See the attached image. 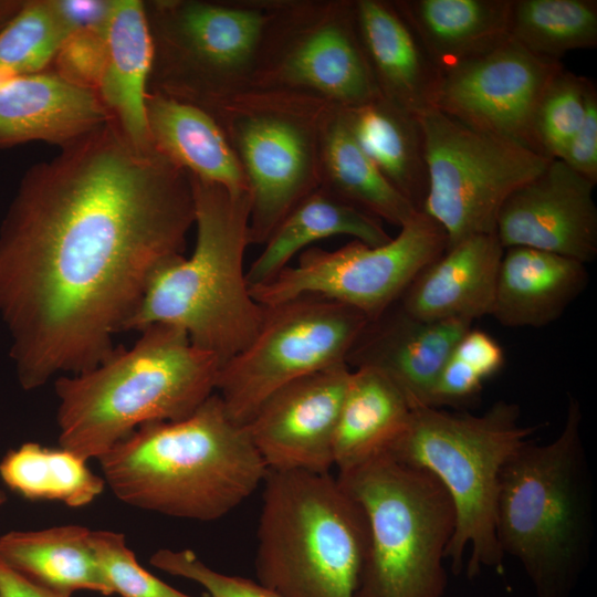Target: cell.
Here are the masks:
<instances>
[{
    "label": "cell",
    "mask_w": 597,
    "mask_h": 597,
    "mask_svg": "<svg viewBox=\"0 0 597 597\" xmlns=\"http://www.w3.org/2000/svg\"><path fill=\"white\" fill-rule=\"evenodd\" d=\"M30 167L0 226V316L20 386L95 367L195 223L189 172L112 117Z\"/></svg>",
    "instance_id": "6da1fadb"
},
{
    "label": "cell",
    "mask_w": 597,
    "mask_h": 597,
    "mask_svg": "<svg viewBox=\"0 0 597 597\" xmlns=\"http://www.w3.org/2000/svg\"><path fill=\"white\" fill-rule=\"evenodd\" d=\"M97 460L124 503L201 522L239 506L269 471L217 392L186 418L138 427Z\"/></svg>",
    "instance_id": "7a4b0ae2"
},
{
    "label": "cell",
    "mask_w": 597,
    "mask_h": 597,
    "mask_svg": "<svg viewBox=\"0 0 597 597\" xmlns=\"http://www.w3.org/2000/svg\"><path fill=\"white\" fill-rule=\"evenodd\" d=\"M221 366L182 329L146 326L132 347L55 379L60 447L98 459L145 423L188 417L216 392Z\"/></svg>",
    "instance_id": "3957f363"
},
{
    "label": "cell",
    "mask_w": 597,
    "mask_h": 597,
    "mask_svg": "<svg viewBox=\"0 0 597 597\" xmlns=\"http://www.w3.org/2000/svg\"><path fill=\"white\" fill-rule=\"evenodd\" d=\"M582 422L569 395L558 436L545 444L527 440L500 475L498 544L522 565L536 597H570L590 557L593 490Z\"/></svg>",
    "instance_id": "277c9868"
},
{
    "label": "cell",
    "mask_w": 597,
    "mask_h": 597,
    "mask_svg": "<svg viewBox=\"0 0 597 597\" xmlns=\"http://www.w3.org/2000/svg\"><path fill=\"white\" fill-rule=\"evenodd\" d=\"M190 178L195 249L189 258H174L154 272L123 332L171 325L223 365L252 341L264 317L244 269L250 192Z\"/></svg>",
    "instance_id": "5b68a950"
},
{
    "label": "cell",
    "mask_w": 597,
    "mask_h": 597,
    "mask_svg": "<svg viewBox=\"0 0 597 597\" xmlns=\"http://www.w3.org/2000/svg\"><path fill=\"white\" fill-rule=\"evenodd\" d=\"M519 405L499 400L481 415L442 408L411 410L400 434L386 453L436 478L454 509L455 528L447 551L454 575L468 578L483 567L503 572L504 556L495 532L500 475L507 460L534 432L522 426Z\"/></svg>",
    "instance_id": "8992f818"
},
{
    "label": "cell",
    "mask_w": 597,
    "mask_h": 597,
    "mask_svg": "<svg viewBox=\"0 0 597 597\" xmlns=\"http://www.w3.org/2000/svg\"><path fill=\"white\" fill-rule=\"evenodd\" d=\"M258 526V583L281 597H354L368 549L360 504L329 472L269 470Z\"/></svg>",
    "instance_id": "52a82bcc"
},
{
    "label": "cell",
    "mask_w": 597,
    "mask_h": 597,
    "mask_svg": "<svg viewBox=\"0 0 597 597\" xmlns=\"http://www.w3.org/2000/svg\"><path fill=\"white\" fill-rule=\"evenodd\" d=\"M337 479L363 507L369 530L354 597H443L455 514L439 481L386 452Z\"/></svg>",
    "instance_id": "ba28073f"
},
{
    "label": "cell",
    "mask_w": 597,
    "mask_h": 597,
    "mask_svg": "<svg viewBox=\"0 0 597 597\" xmlns=\"http://www.w3.org/2000/svg\"><path fill=\"white\" fill-rule=\"evenodd\" d=\"M335 107L303 92L251 87L208 112L247 177L250 244L265 243L293 207L320 188L322 134Z\"/></svg>",
    "instance_id": "9c48e42d"
},
{
    "label": "cell",
    "mask_w": 597,
    "mask_h": 597,
    "mask_svg": "<svg viewBox=\"0 0 597 597\" xmlns=\"http://www.w3.org/2000/svg\"><path fill=\"white\" fill-rule=\"evenodd\" d=\"M144 2L153 44L148 92L209 112L253 86L280 3Z\"/></svg>",
    "instance_id": "30bf717a"
},
{
    "label": "cell",
    "mask_w": 597,
    "mask_h": 597,
    "mask_svg": "<svg viewBox=\"0 0 597 597\" xmlns=\"http://www.w3.org/2000/svg\"><path fill=\"white\" fill-rule=\"evenodd\" d=\"M417 116L428 170L422 212L444 230L448 247L474 234L495 233L505 199L552 160L436 108Z\"/></svg>",
    "instance_id": "8fae6325"
},
{
    "label": "cell",
    "mask_w": 597,
    "mask_h": 597,
    "mask_svg": "<svg viewBox=\"0 0 597 597\" xmlns=\"http://www.w3.org/2000/svg\"><path fill=\"white\" fill-rule=\"evenodd\" d=\"M263 307L258 333L221 366L217 379L216 392L229 417L242 426L282 387L347 364L369 322L356 308L315 295Z\"/></svg>",
    "instance_id": "7c38bea8"
},
{
    "label": "cell",
    "mask_w": 597,
    "mask_h": 597,
    "mask_svg": "<svg viewBox=\"0 0 597 597\" xmlns=\"http://www.w3.org/2000/svg\"><path fill=\"white\" fill-rule=\"evenodd\" d=\"M447 247L444 230L418 211L385 244L371 247L354 240L334 251L308 249L297 264L251 286L250 292L261 306L321 296L356 308L371 321L397 303L417 274Z\"/></svg>",
    "instance_id": "4fadbf2b"
},
{
    "label": "cell",
    "mask_w": 597,
    "mask_h": 597,
    "mask_svg": "<svg viewBox=\"0 0 597 597\" xmlns=\"http://www.w3.org/2000/svg\"><path fill=\"white\" fill-rule=\"evenodd\" d=\"M252 87L303 92L341 108L380 97L354 3H280Z\"/></svg>",
    "instance_id": "5bb4252c"
},
{
    "label": "cell",
    "mask_w": 597,
    "mask_h": 597,
    "mask_svg": "<svg viewBox=\"0 0 597 597\" xmlns=\"http://www.w3.org/2000/svg\"><path fill=\"white\" fill-rule=\"evenodd\" d=\"M563 69L562 62L541 59L509 36L441 72L431 108L541 154L534 132L536 111Z\"/></svg>",
    "instance_id": "9a60e30c"
},
{
    "label": "cell",
    "mask_w": 597,
    "mask_h": 597,
    "mask_svg": "<svg viewBox=\"0 0 597 597\" xmlns=\"http://www.w3.org/2000/svg\"><path fill=\"white\" fill-rule=\"evenodd\" d=\"M350 370L344 363L307 375L260 406L245 427L268 470L329 472Z\"/></svg>",
    "instance_id": "2e32d148"
},
{
    "label": "cell",
    "mask_w": 597,
    "mask_h": 597,
    "mask_svg": "<svg viewBox=\"0 0 597 597\" xmlns=\"http://www.w3.org/2000/svg\"><path fill=\"white\" fill-rule=\"evenodd\" d=\"M595 184L552 159L500 208L495 235L504 249L525 247L577 260L597 256Z\"/></svg>",
    "instance_id": "e0dca14e"
},
{
    "label": "cell",
    "mask_w": 597,
    "mask_h": 597,
    "mask_svg": "<svg viewBox=\"0 0 597 597\" xmlns=\"http://www.w3.org/2000/svg\"><path fill=\"white\" fill-rule=\"evenodd\" d=\"M471 325L464 318L422 321L397 302L367 323L346 363L352 369L368 367L383 373L411 409L430 407L438 376Z\"/></svg>",
    "instance_id": "ac0fdd59"
},
{
    "label": "cell",
    "mask_w": 597,
    "mask_h": 597,
    "mask_svg": "<svg viewBox=\"0 0 597 597\" xmlns=\"http://www.w3.org/2000/svg\"><path fill=\"white\" fill-rule=\"evenodd\" d=\"M111 118L95 90L54 71L0 78V147L40 140L62 148Z\"/></svg>",
    "instance_id": "d6986e66"
},
{
    "label": "cell",
    "mask_w": 597,
    "mask_h": 597,
    "mask_svg": "<svg viewBox=\"0 0 597 597\" xmlns=\"http://www.w3.org/2000/svg\"><path fill=\"white\" fill-rule=\"evenodd\" d=\"M503 253L495 233L464 238L417 274L399 298V305L428 322L451 318L473 322L491 315Z\"/></svg>",
    "instance_id": "ffe728a7"
},
{
    "label": "cell",
    "mask_w": 597,
    "mask_h": 597,
    "mask_svg": "<svg viewBox=\"0 0 597 597\" xmlns=\"http://www.w3.org/2000/svg\"><path fill=\"white\" fill-rule=\"evenodd\" d=\"M151 60L145 2L111 0L103 27L96 92L111 116L138 146L153 145L146 117Z\"/></svg>",
    "instance_id": "44dd1931"
},
{
    "label": "cell",
    "mask_w": 597,
    "mask_h": 597,
    "mask_svg": "<svg viewBox=\"0 0 597 597\" xmlns=\"http://www.w3.org/2000/svg\"><path fill=\"white\" fill-rule=\"evenodd\" d=\"M358 35L380 95L410 113L432 107L439 71L392 1H353Z\"/></svg>",
    "instance_id": "7402d4cb"
},
{
    "label": "cell",
    "mask_w": 597,
    "mask_h": 597,
    "mask_svg": "<svg viewBox=\"0 0 597 597\" xmlns=\"http://www.w3.org/2000/svg\"><path fill=\"white\" fill-rule=\"evenodd\" d=\"M586 264L525 247L504 249L491 316L507 327H542L558 320L585 291Z\"/></svg>",
    "instance_id": "603a6c76"
},
{
    "label": "cell",
    "mask_w": 597,
    "mask_h": 597,
    "mask_svg": "<svg viewBox=\"0 0 597 597\" xmlns=\"http://www.w3.org/2000/svg\"><path fill=\"white\" fill-rule=\"evenodd\" d=\"M392 3L439 73L490 51L509 38L511 0Z\"/></svg>",
    "instance_id": "cb8c5ba5"
},
{
    "label": "cell",
    "mask_w": 597,
    "mask_h": 597,
    "mask_svg": "<svg viewBox=\"0 0 597 597\" xmlns=\"http://www.w3.org/2000/svg\"><path fill=\"white\" fill-rule=\"evenodd\" d=\"M146 117L153 145L179 167L233 192L249 191L237 155L219 124L207 112L148 92Z\"/></svg>",
    "instance_id": "d4e9b609"
},
{
    "label": "cell",
    "mask_w": 597,
    "mask_h": 597,
    "mask_svg": "<svg viewBox=\"0 0 597 597\" xmlns=\"http://www.w3.org/2000/svg\"><path fill=\"white\" fill-rule=\"evenodd\" d=\"M0 562L59 596L72 597L77 590L114 594L84 526L8 532L0 536Z\"/></svg>",
    "instance_id": "484cf974"
},
{
    "label": "cell",
    "mask_w": 597,
    "mask_h": 597,
    "mask_svg": "<svg viewBox=\"0 0 597 597\" xmlns=\"http://www.w3.org/2000/svg\"><path fill=\"white\" fill-rule=\"evenodd\" d=\"M411 410L402 392L383 373L368 367L352 369L334 439L337 471L386 452L404 430Z\"/></svg>",
    "instance_id": "4316f807"
},
{
    "label": "cell",
    "mask_w": 597,
    "mask_h": 597,
    "mask_svg": "<svg viewBox=\"0 0 597 597\" xmlns=\"http://www.w3.org/2000/svg\"><path fill=\"white\" fill-rule=\"evenodd\" d=\"M343 234L371 247L391 240L379 219L317 188L293 207L265 241L247 270L249 286L274 277L314 241Z\"/></svg>",
    "instance_id": "83f0119b"
},
{
    "label": "cell",
    "mask_w": 597,
    "mask_h": 597,
    "mask_svg": "<svg viewBox=\"0 0 597 597\" xmlns=\"http://www.w3.org/2000/svg\"><path fill=\"white\" fill-rule=\"evenodd\" d=\"M350 129L365 154L388 182L417 211L428 190L425 138L417 114L383 96L345 108Z\"/></svg>",
    "instance_id": "f1b7e54d"
},
{
    "label": "cell",
    "mask_w": 597,
    "mask_h": 597,
    "mask_svg": "<svg viewBox=\"0 0 597 597\" xmlns=\"http://www.w3.org/2000/svg\"><path fill=\"white\" fill-rule=\"evenodd\" d=\"M320 188L399 228L418 211L381 175L357 143L345 108L335 107L323 129Z\"/></svg>",
    "instance_id": "f546056e"
},
{
    "label": "cell",
    "mask_w": 597,
    "mask_h": 597,
    "mask_svg": "<svg viewBox=\"0 0 597 597\" xmlns=\"http://www.w3.org/2000/svg\"><path fill=\"white\" fill-rule=\"evenodd\" d=\"M0 478L17 494L31 501H59L82 507L102 494L105 480L72 451L25 442L0 461Z\"/></svg>",
    "instance_id": "4dcf8cb0"
},
{
    "label": "cell",
    "mask_w": 597,
    "mask_h": 597,
    "mask_svg": "<svg viewBox=\"0 0 597 597\" xmlns=\"http://www.w3.org/2000/svg\"><path fill=\"white\" fill-rule=\"evenodd\" d=\"M509 36L530 53L558 61L597 46L596 0H511Z\"/></svg>",
    "instance_id": "1f68e13d"
},
{
    "label": "cell",
    "mask_w": 597,
    "mask_h": 597,
    "mask_svg": "<svg viewBox=\"0 0 597 597\" xmlns=\"http://www.w3.org/2000/svg\"><path fill=\"white\" fill-rule=\"evenodd\" d=\"M74 31L62 0H24L0 29V78L45 71Z\"/></svg>",
    "instance_id": "d6a6232c"
},
{
    "label": "cell",
    "mask_w": 597,
    "mask_h": 597,
    "mask_svg": "<svg viewBox=\"0 0 597 597\" xmlns=\"http://www.w3.org/2000/svg\"><path fill=\"white\" fill-rule=\"evenodd\" d=\"M588 83V77L564 67L548 85L534 122L536 143L543 156L562 158L583 122Z\"/></svg>",
    "instance_id": "836d02e7"
},
{
    "label": "cell",
    "mask_w": 597,
    "mask_h": 597,
    "mask_svg": "<svg viewBox=\"0 0 597 597\" xmlns=\"http://www.w3.org/2000/svg\"><path fill=\"white\" fill-rule=\"evenodd\" d=\"M91 542L114 594L121 597H192L142 567L122 533L91 531Z\"/></svg>",
    "instance_id": "e575fe53"
},
{
    "label": "cell",
    "mask_w": 597,
    "mask_h": 597,
    "mask_svg": "<svg viewBox=\"0 0 597 597\" xmlns=\"http://www.w3.org/2000/svg\"><path fill=\"white\" fill-rule=\"evenodd\" d=\"M151 565L199 584L210 597H281L258 582L212 569L190 549L161 548L153 555Z\"/></svg>",
    "instance_id": "d590c367"
},
{
    "label": "cell",
    "mask_w": 597,
    "mask_h": 597,
    "mask_svg": "<svg viewBox=\"0 0 597 597\" xmlns=\"http://www.w3.org/2000/svg\"><path fill=\"white\" fill-rule=\"evenodd\" d=\"M103 27L104 23L74 31L53 61L54 72L96 91L103 61Z\"/></svg>",
    "instance_id": "8d00e7d4"
},
{
    "label": "cell",
    "mask_w": 597,
    "mask_h": 597,
    "mask_svg": "<svg viewBox=\"0 0 597 597\" xmlns=\"http://www.w3.org/2000/svg\"><path fill=\"white\" fill-rule=\"evenodd\" d=\"M559 160L593 184H597V87L590 78L583 122Z\"/></svg>",
    "instance_id": "74e56055"
},
{
    "label": "cell",
    "mask_w": 597,
    "mask_h": 597,
    "mask_svg": "<svg viewBox=\"0 0 597 597\" xmlns=\"http://www.w3.org/2000/svg\"><path fill=\"white\" fill-rule=\"evenodd\" d=\"M0 597H63L32 584L0 562Z\"/></svg>",
    "instance_id": "f35d334b"
},
{
    "label": "cell",
    "mask_w": 597,
    "mask_h": 597,
    "mask_svg": "<svg viewBox=\"0 0 597 597\" xmlns=\"http://www.w3.org/2000/svg\"><path fill=\"white\" fill-rule=\"evenodd\" d=\"M24 0H0V29L20 10Z\"/></svg>",
    "instance_id": "ab89813d"
},
{
    "label": "cell",
    "mask_w": 597,
    "mask_h": 597,
    "mask_svg": "<svg viewBox=\"0 0 597 597\" xmlns=\"http://www.w3.org/2000/svg\"><path fill=\"white\" fill-rule=\"evenodd\" d=\"M6 502H7V495L2 490H0V506H2Z\"/></svg>",
    "instance_id": "60d3db41"
}]
</instances>
